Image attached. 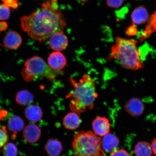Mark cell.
I'll return each instance as SVG.
<instances>
[{
	"mask_svg": "<svg viewBox=\"0 0 156 156\" xmlns=\"http://www.w3.org/2000/svg\"><path fill=\"white\" fill-rule=\"evenodd\" d=\"M25 116L30 121L37 122L41 119L42 111L40 107L36 105H29L25 111Z\"/></svg>",
	"mask_w": 156,
	"mask_h": 156,
	"instance_id": "cell-16",
	"label": "cell"
},
{
	"mask_svg": "<svg viewBox=\"0 0 156 156\" xmlns=\"http://www.w3.org/2000/svg\"><path fill=\"white\" fill-rule=\"evenodd\" d=\"M119 144V140L116 135L109 133L103 136L102 148L104 151L112 153L115 151Z\"/></svg>",
	"mask_w": 156,
	"mask_h": 156,
	"instance_id": "cell-11",
	"label": "cell"
},
{
	"mask_svg": "<svg viewBox=\"0 0 156 156\" xmlns=\"http://www.w3.org/2000/svg\"><path fill=\"white\" fill-rule=\"evenodd\" d=\"M102 144V139L94 132L81 131L74 135L72 146L76 156H104Z\"/></svg>",
	"mask_w": 156,
	"mask_h": 156,
	"instance_id": "cell-4",
	"label": "cell"
},
{
	"mask_svg": "<svg viewBox=\"0 0 156 156\" xmlns=\"http://www.w3.org/2000/svg\"><path fill=\"white\" fill-rule=\"evenodd\" d=\"M152 150L151 146L149 143L142 141L136 144L134 152L136 156H151Z\"/></svg>",
	"mask_w": 156,
	"mask_h": 156,
	"instance_id": "cell-20",
	"label": "cell"
},
{
	"mask_svg": "<svg viewBox=\"0 0 156 156\" xmlns=\"http://www.w3.org/2000/svg\"><path fill=\"white\" fill-rule=\"evenodd\" d=\"M10 14L9 8L5 5H0V20L8 19Z\"/></svg>",
	"mask_w": 156,
	"mask_h": 156,
	"instance_id": "cell-22",
	"label": "cell"
},
{
	"mask_svg": "<svg viewBox=\"0 0 156 156\" xmlns=\"http://www.w3.org/2000/svg\"><path fill=\"white\" fill-rule=\"evenodd\" d=\"M156 32V10L148 20L145 30L140 36L141 41L149 38L153 33Z\"/></svg>",
	"mask_w": 156,
	"mask_h": 156,
	"instance_id": "cell-17",
	"label": "cell"
},
{
	"mask_svg": "<svg viewBox=\"0 0 156 156\" xmlns=\"http://www.w3.org/2000/svg\"><path fill=\"white\" fill-rule=\"evenodd\" d=\"M21 28L33 40L44 42L58 31H63L66 24L58 0H48L30 15L20 19Z\"/></svg>",
	"mask_w": 156,
	"mask_h": 156,
	"instance_id": "cell-1",
	"label": "cell"
},
{
	"mask_svg": "<svg viewBox=\"0 0 156 156\" xmlns=\"http://www.w3.org/2000/svg\"><path fill=\"white\" fill-rule=\"evenodd\" d=\"M49 44L52 50L60 51L65 50L68 44L67 37L63 31H58L52 35L49 41Z\"/></svg>",
	"mask_w": 156,
	"mask_h": 156,
	"instance_id": "cell-6",
	"label": "cell"
},
{
	"mask_svg": "<svg viewBox=\"0 0 156 156\" xmlns=\"http://www.w3.org/2000/svg\"><path fill=\"white\" fill-rule=\"evenodd\" d=\"M148 12L145 7H138L133 12L131 19L133 25H140L146 23L148 19Z\"/></svg>",
	"mask_w": 156,
	"mask_h": 156,
	"instance_id": "cell-15",
	"label": "cell"
},
{
	"mask_svg": "<svg viewBox=\"0 0 156 156\" xmlns=\"http://www.w3.org/2000/svg\"><path fill=\"white\" fill-rule=\"evenodd\" d=\"M93 132L99 136H103L109 133L110 125L108 119L97 116L92 123Z\"/></svg>",
	"mask_w": 156,
	"mask_h": 156,
	"instance_id": "cell-7",
	"label": "cell"
},
{
	"mask_svg": "<svg viewBox=\"0 0 156 156\" xmlns=\"http://www.w3.org/2000/svg\"><path fill=\"white\" fill-rule=\"evenodd\" d=\"M124 108L128 114L135 117L141 116L145 110L144 103L141 99L137 98H134L129 100Z\"/></svg>",
	"mask_w": 156,
	"mask_h": 156,
	"instance_id": "cell-8",
	"label": "cell"
},
{
	"mask_svg": "<svg viewBox=\"0 0 156 156\" xmlns=\"http://www.w3.org/2000/svg\"><path fill=\"white\" fill-rule=\"evenodd\" d=\"M8 136L5 128L0 129V148L3 147L7 144Z\"/></svg>",
	"mask_w": 156,
	"mask_h": 156,
	"instance_id": "cell-23",
	"label": "cell"
},
{
	"mask_svg": "<svg viewBox=\"0 0 156 156\" xmlns=\"http://www.w3.org/2000/svg\"><path fill=\"white\" fill-rule=\"evenodd\" d=\"M134 25L130 26L127 29L126 32V34L129 36H135L137 33V29Z\"/></svg>",
	"mask_w": 156,
	"mask_h": 156,
	"instance_id": "cell-27",
	"label": "cell"
},
{
	"mask_svg": "<svg viewBox=\"0 0 156 156\" xmlns=\"http://www.w3.org/2000/svg\"><path fill=\"white\" fill-rule=\"evenodd\" d=\"M44 149L49 156H59L63 151V146L58 140L51 138L48 140Z\"/></svg>",
	"mask_w": 156,
	"mask_h": 156,
	"instance_id": "cell-14",
	"label": "cell"
},
{
	"mask_svg": "<svg viewBox=\"0 0 156 156\" xmlns=\"http://www.w3.org/2000/svg\"><path fill=\"white\" fill-rule=\"evenodd\" d=\"M111 156H130V155L126 150L121 149L113 152Z\"/></svg>",
	"mask_w": 156,
	"mask_h": 156,
	"instance_id": "cell-26",
	"label": "cell"
},
{
	"mask_svg": "<svg viewBox=\"0 0 156 156\" xmlns=\"http://www.w3.org/2000/svg\"><path fill=\"white\" fill-rule=\"evenodd\" d=\"M136 41L118 37L111 49V57L126 69L136 70L144 67Z\"/></svg>",
	"mask_w": 156,
	"mask_h": 156,
	"instance_id": "cell-3",
	"label": "cell"
},
{
	"mask_svg": "<svg viewBox=\"0 0 156 156\" xmlns=\"http://www.w3.org/2000/svg\"><path fill=\"white\" fill-rule=\"evenodd\" d=\"M48 65L52 70L62 71L67 64V60L64 55L59 51H55L50 55L48 58Z\"/></svg>",
	"mask_w": 156,
	"mask_h": 156,
	"instance_id": "cell-9",
	"label": "cell"
},
{
	"mask_svg": "<svg viewBox=\"0 0 156 156\" xmlns=\"http://www.w3.org/2000/svg\"><path fill=\"white\" fill-rule=\"evenodd\" d=\"M80 1H81L83 2H86L89 1V0H80Z\"/></svg>",
	"mask_w": 156,
	"mask_h": 156,
	"instance_id": "cell-30",
	"label": "cell"
},
{
	"mask_svg": "<svg viewBox=\"0 0 156 156\" xmlns=\"http://www.w3.org/2000/svg\"><path fill=\"white\" fill-rule=\"evenodd\" d=\"M8 27L7 23L5 21H0V33L5 31Z\"/></svg>",
	"mask_w": 156,
	"mask_h": 156,
	"instance_id": "cell-28",
	"label": "cell"
},
{
	"mask_svg": "<svg viewBox=\"0 0 156 156\" xmlns=\"http://www.w3.org/2000/svg\"><path fill=\"white\" fill-rule=\"evenodd\" d=\"M16 100L21 106H28L34 102V97L32 93L29 91L22 90L17 93Z\"/></svg>",
	"mask_w": 156,
	"mask_h": 156,
	"instance_id": "cell-19",
	"label": "cell"
},
{
	"mask_svg": "<svg viewBox=\"0 0 156 156\" xmlns=\"http://www.w3.org/2000/svg\"><path fill=\"white\" fill-rule=\"evenodd\" d=\"M3 153L4 156H17L18 150L14 144L9 142L3 146Z\"/></svg>",
	"mask_w": 156,
	"mask_h": 156,
	"instance_id": "cell-21",
	"label": "cell"
},
{
	"mask_svg": "<svg viewBox=\"0 0 156 156\" xmlns=\"http://www.w3.org/2000/svg\"><path fill=\"white\" fill-rule=\"evenodd\" d=\"M63 71L52 70L44 60L38 56H34L25 62L21 75L25 81L33 80L37 76L44 77L52 80Z\"/></svg>",
	"mask_w": 156,
	"mask_h": 156,
	"instance_id": "cell-5",
	"label": "cell"
},
{
	"mask_svg": "<svg viewBox=\"0 0 156 156\" xmlns=\"http://www.w3.org/2000/svg\"><path fill=\"white\" fill-rule=\"evenodd\" d=\"M81 120L79 114L73 112L68 113L64 116L63 124L64 127L68 129L74 130L79 127Z\"/></svg>",
	"mask_w": 156,
	"mask_h": 156,
	"instance_id": "cell-13",
	"label": "cell"
},
{
	"mask_svg": "<svg viewBox=\"0 0 156 156\" xmlns=\"http://www.w3.org/2000/svg\"><path fill=\"white\" fill-rule=\"evenodd\" d=\"M3 4L9 8L17 9L19 6L18 0H2Z\"/></svg>",
	"mask_w": 156,
	"mask_h": 156,
	"instance_id": "cell-25",
	"label": "cell"
},
{
	"mask_svg": "<svg viewBox=\"0 0 156 156\" xmlns=\"http://www.w3.org/2000/svg\"><path fill=\"white\" fill-rule=\"evenodd\" d=\"M107 5L113 9H118L123 3V0H107Z\"/></svg>",
	"mask_w": 156,
	"mask_h": 156,
	"instance_id": "cell-24",
	"label": "cell"
},
{
	"mask_svg": "<svg viewBox=\"0 0 156 156\" xmlns=\"http://www.w3.org/2000/svg\"><path fill=\"white\" fill-rule=\"evenodd\" d=\"M151 146L154 154L156 155V138L152 142Z\"/></svg>",
	"mask_w": 156,
	"mask_h": 156,
	"instance_id": "cell-29",
	"label": "cell"
},
{
	"mask_svg": "<svg viewBox=\"0 0 156 156\" xmlns=\"http://www.w3.org/2000/svg\"><path fill=\"white\" fill-rule=\"evenodd\" d=\"M8 127L10 131L14 133L20 132L24 128V120L18 116H11L8 122Z\"/></svg>",
	"mask_w": 156,
	"mask_h": 156,
	"instance_id": "cell-18",
	"label": "cell"
},
{
	"mask_svg": "<svg viewBox=\"0 0 156 156\" xmlns=\"http://www.w3.org/2000/svg\"><path fill=\"white\" fill-rule=\"evenodd\" d=\"M73 90L67 95L72 98L70 107L72 112L79 114L87 109H92L98 97L94 81L88 75H85L77 81L71 79Z\"/></svg>",
	"mask_w": 156,
	"mask_h": 156,
	"instance_id": "cell-2",
	"label": "cell"
},
{
	"mask_svg": "<svg viewBox=\"0 0 156 156\" xmlns=\"http://www.w3.org/2000/svg\"><path fill=\"white\" fill-rule=\"evenodd\" d=\"M22 40L19 33L11 31L8 33L3 40L4 45L9 49H16L22 43Z\"/></svg>",
	"mask_w": 156,
	"mask_h": 156,
	"instance_id": "cell-12",
	"label": "cell"
},
{
	"mask_svg": "<svg viewBox=\"0 0 156 156\" xmlns=\"http://www.w3.org/2000/svg\"><path fill=\"white\" fill-rule=\"evenodd\" d=\"M23 137L30 143H34L40 139L41 131L36 125L30 124L24 128L23 130Z\"/></svg>",
	"mask_w": 156,
	"mask_h": 156,
	"instance_id": "cell-10",
	"label": "cell"
}]
</instances>
